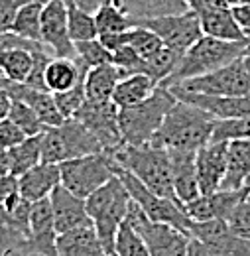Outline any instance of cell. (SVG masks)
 Listing matches in <instances>:
<instances>
[{"label":"cell","instance_id":"6da1fadb","mask_svg":"<svg viewBox=\"0 0 250 256\" xmlns=\"http://www.w3.org/2000/svg\"><path fill=\"white\" fill-rule=\"evenodd\" d=\"M215 122L217 118L207 110L186 100H176V104L166 112L162 124L152 138V144L166 150L197 152L211 140Z\"/></svg>","mask_w":250,"mask_h":256},{"label":"cell","instance_id":"7a4b0ae2","mask_svg":"<svg viewBox=\"0 0 250 256\" xmlns=\"http://www.w3.org/2000/svg\"><path fill=\"white\" fill-rule=\"evenodd\" d=\"M118 168L130 172L136 176L150 192L158 193L168 199H178L174 190V180H172V164H170V152L166 148H160L154 144H126L122 142L114 150L106 152ZM182 203V201H180Z\"/></svg>","mask_w":250,"mask_h":256},{"label":"cell","instance_id":"3957f363","mask_svg":"<svg viewBox=\"0 0 250 256\" xmlns=\"http://www.w3.org/2000/svg\"><path fill=\"white\" fill-rule=\"evenodd\" d=\"M130 201H132V197L126 190L124 182L118 176L108 180L102 188H98L85 199L87 213L93 221L94 230H96L102 246L106 248V252L114 256H116L114 252L116 234H118V228L126 221Z\"/></svg>","mask_w":250,"mask_h":256},{"label":"cell","instance_id":"277c9868","mask_svg":"<svg viewBox=\"0 0 250 256\" xmlns=\"http://www.w3.org/2000/svg\"><path fill=\"white\" fill-rule=\"evenodd\" d=\"M248 46V42H226V40H219V38L203 34L182 56L176 71L162 85L172 87L191 77L207 75L219 67H224L230 62L242 58Z\"/></svg>","mask_w":250,"mask_h":256},{"label":"cell","instance_id":"5b68a950","mask_svg":"<svg viewBox=\"0 0 250 256\" xmlns=\"http://www.w3.org/2000/svg\"><path fill=\"white\" fill-rule=\"evenodd\" d=\"M176 95L170 87L158 85L152 95L138 104L124 106L118 110V124L126 144L142 146L152 144V138L162 124L166 112L176 104Z\"/></svg>","mask_w":250,"mask_h":256},{"label":"cell","instance_id":"8992f818","mask_svg":"<svg viewBox=\"0 0 250 256\" xmlns=\"http://www.w3.org/2000/svg\"><path fill=\"white\" fill-rule=\"evenodd\" d=\"M42 162L62 164L65 160L104 152L98 138L75 116L65 118L58 126H46L40 134Z\"/></svg>","mask_w":250,"mask_h":256},{"label":"cell","instance_id":"52a82bcc","mask_svg":"<svg viewBox=\"0 0 250 256\" xmlns=\"http://www.w3.org/2000/svg\"><path fill=\"white\" fill-rule=\"evenodd\" d=\"M126 223L144 240L150 256H188L191 234L174 224L150 219L134 201H130Z\"/></svg>","mask_w":250,"mask_h":256},{"label":"cell","instance_id":"ba28073f","mask_svg":"<svg viewBox=\"0 0 250 256\" xmlns=\"http://www.w3.org/2000/svg\"><path fill=\"white\" fill-rule=\"evenodd\" d=\"M60 172L63 188L81 199H87L116 176V164L106 152H98L62 162Z\"/></svg>","mask_w":250,"mask_h":256},{"label":"cell","instance_id":"9c48e42d","mask_svg":"<svg viewBox=\"0 0 250 256\" xmlns=\"http://www.w3.org/2000/svg\"><path fill=\"white\" fill-rule=\"evenodd\" d=\"M116 176L124 182L126 190L130 193L132 201L154 221H162V223H170L182 230L189 232V226H191V219H189L188 211H186V205L176 201V199H168V197H162L158 193L150 192L136 176H132L130 172H126L122 168L116 166Z\"/></svg>","mask_w":250,"mask_h":256},{"label":"cell","instance_id":"30bf717a","mask_svg":"<svg viewBox=\"0 0 250 256\" xmlns=\"http://www.w3.org/2000/svg\"><path fill=\"white\" fill-rule=\"evenodd\" d=\"M146 26L148 30L158 34L162 44L178 54H186L189 48L203 36L199 16L193 10H186L180 14L170 16H158V18H146V20H134V26Z\"/></svg>","mask_w":250,"mask_h":256},{"label":"cell","instance_id":"8fae6325","mask_svg":"<svg viewBox=\"0 0 250 256\" xmlns=\"http://www.w3.org/2000/svg\"><path fill=\"white\" fill-rule=\"evenodd\" d=\"M182 89L191 93H205V95L220 96H244L250 95V77L244 69L242 58L230 62L224 67H219L207 75L191 77L178 83Z\"/></svg>","mask_w":250,"mask_h":256},{"label":"cell","instance_id":"7c38bea8","mask_svg":"<svg viewBox=\"0 0 250 256\" xmlns=\"http://www.w3.org/2000/svg\"><path fill=\"white\" fill-rule=\"evenodd\" d=\"M118 110L120 108L112 98H108V100L87 98L83 102V106L73 116L77 120H81L98 138L104 152H110L124 142L120 124H118Z\"/></svg>","mask_w":250,"mask_h":256},{"label":"cell","instance_id":"4fadbf2b","mask_svg":"<svg viewBox=\"0 0 250 256\" xmlns=\"http://www.w3.org/2000/svg\"><path fill=\"white\" fill-rule=\"evenodd\" d=\"M189 234L201 240L213 256H250V240L236 234L224 219L191 221Z\"/></svg>","mask_w":250,"mask_h":256},{"label":"cell","instance_id":"5bb4252c","mask_svg":"<svg viewBox=\"0 0 250 256\" xmlns=\"http://www.w3.org/2000/svg\"><path fill=\"white\" fill-rule=\"evenodd\" d=\"M42 44L52 50L56 58H77L75 42L67 24V2L50 0L42 10Z\"/></svg>","mask_w":250,"mask_h":256},{"label":"cell","instance_id":"9a60e30c","mask_svg":"<svg viewBox=\"0 0 250 256\" xmlns=\"http://www.w3.org/2000/svg\"><path fill=\"white\" fill-rule=\"evenodd\" d=\"M58 228L50 197L34 201L30 209V236L26 248L46 256H58Z\"/></svg>","mask_w":250,"mask_h":256},{"label":"cell","instance_id":"2e32d148","mask_svg":"<svg viewBox=\"0 0 250 256\" xmlns=\"http://www.w3.org/2000/svg\"><path fill=\"white\" fill-rule=\"evenodd\" d=\"M178 100L191 102L215 118H250V95L244 96H220L205 95V93H191L182 89L180 85L170 87Z\"/></svg>","mask_w":250,"mask_h":256},{"label":"cell","instance_id":"e0dca14e","mask_svg":"<svg viewBox=\"0 0 250 256\" xmlns=\"http://www.w3.org/2000/svg\"><path fill=\"white\" fill-rule=\"evenodd\" d=\"M226 146L224 140H209L197 150V182L201 195L220 190L226 172Z\"/></svg>","mask_w":250,"mask_h":256},{"label":"cell","instance_id":"ac0fdd59","mask_svg":"<svg viewBox=\"0 0 250 256\" xmlns=\"http://www.w3.org/2000/svg\"><path fill=\"white\" fill-rule=\"evenodd\" d=\"M248 193L246 188L240 190H217L209 195H199L197 199L186 203L191 221H209V219H228L240 199Z\"/></svg>","mask_w":250,"mask_h":256},{"label":"cell","instance_id":"d6986e66","mask_svg":"<svg viewBox=\"0 0 250 256\" xmlns=\"http://www.w3.org/2000/svg\"><path fill=\"white\" fill-rule=\"evenodd\" d=\"M50 201H52V209H54V217H56L58 234L93 223L87 213L85 199L73 195L69 190H65L62 184L52 192Z\"/></svg>","mask_w":250,"mask_h":256},{"label":"cell","instance_id":"ffe728a7","mask_svg":"<svg viewBox=\"0 0 250 256\" xmlns=\"http://www.w3.org/2000/svg\"><path fill=\"white\" fill-rule=\"evenodd\" d=\"M172 164V180L178 199L186 205L197 199L199 182H197V152L195 150H168Z\"/></svg>","mask_w":250,"mask_h":256},{"label":"cell","instance_id":"44dd1931","mask_svg":"<svg viewBox=\"0 0 250 256\" xmlns=\"http://www.w3.org/2000/svg\"><path fill=\"white\" fill-rule=\"evenodd\" d=\"M62 184V172L60 164L40 162L26 174L18 178V192L28 201H40L50 197L52 192Z\"/></svg>","mask_w":250,"mask_h":256},{"label":"cell","instance_id":"7402d4cb","mask_svg":"<svg viewBox=\"0 0 250 256\" xmlns=\"http://www.w3.org/2000/svg\"><path fill=\"white\" fill-rule=\"evenodd\" d=\"M58 256H114L102 246L94 224H85L58 236Z\"/></svg>","mask_w":250,"mask_h":256},{"label":"cell","instance_id":"603a6c76","mask_svg":"<svg viewBox=\"0 0 250 256\" xmlns=\"http://www.w3.org/2000/svg\"><path fill=\"white\" fill-rule=\"evenodd\" d=\"M87 65L79 58H52L46 67V89L52 93H62L75 87L87 73Z\"/></svg>","mask_w":250,"mask_h":256},{"label":"cell","instance_id":"cb8c5ba5","mask_svg":"<svg viewBox=\"0 0 250 256\" xmlns=\"http://www.w3.org/2000/svg\"><path fill=\"white\" fill-rule=\"evenodd\" d=\"M250 176V138L228 140L226 146V172L220 190H240Z\"/></svg>","mask_w":250,"mask_h":256},{"label":"cell","instance_id":"d4e9b609","mask_svg":"<svg viewBox=\"0 0 250 256\" xmlns=\"http://www.w3.org/2000/svg\"><path fill=\"white\" fill-rule=\"evenodd\" d=\"M197 16H199V24L205 36H213V38L226 40V42H248L240 24L236 22L230 6L213 8Z\"/></svg>","mask_w":250,"mask_h":256},{"label":"cell","instance_id":"484cf974","mask_svg":"<svg viewBox=\"0 0 250 256\" xmlns=\"http://www.w3.org/2000/svg\"><path fill=\"white\" fill-rule=\"evenodd\" d=\"M114 2L132 22L180 14V12L189 10L188 0H114Z\"/></svg>","mask_w":250,"mask_h":256},{"label":"cell","instance_id":"4316f807","mask_svg":"<svg viewBox=\"0 0 250 256\" xmlns=\"http://www.w3.org/2000/svg\"><path fill=\"white\" fill-rule=\"evenodd\" d=\"M120 81L118 67L114 64H102L89 67L85 73V93L91 100H108Z\"/></svg>","mask_w":250,"mask_h":256},{"label":"cell","instance_id":"83f0119b","mask_svg":"<svg viewBox=\"0 0 250 256\" xmlns=\"http://www.w3.org/2000/svg\"><path fill=\"white\" fill-rule=\"evenodd\" d=\"M156 87L158 85L148 75L134 73V75H128V77L118 81V85L114 89V95H112V100L118 104V108L132 106V104H138L144 98H148Z\"/></svg>","mask_w":250,"mask_h":256},{"label":"cell","instance_id":"f1b7e54d","mask_svg":"<svg viewBox=\"0 0 250 256\" xmlns=\"http://www.w3.org/2000/svg\"><path fill=\"white\" fill-rule=\"evenodd\" d=\"M42 10H44V2H38V0L26 2L18 10L10 26V32L26 40L42 42Z\"/></svg>","mask_w":250,"mask_h":256},{"label":"cell","instance_id":"f546056e","mask_svg":"<svg viewBox=\"0 0 250 256\" xmlns=\"http://www.w3.org/2000/svg\"><path fill=\"white\" fill-rule=\"evenodd\" d=\"M10 160H12V176L20 178L34 166L42 162V142L38 136H26L20 144L10 148Z\"/></svg>","mask_w":250,"mask_h":256},{"label":"cell","instance_id":"4dcf8cb0","mask_svg":"<svg viewBox=\"0 0 250 256\" xmlns=\"http://www.w3.org/2000/svg\"><path fill=\"white\" fill-rule=\"evenodd\" d=\"M67 24H69L71 40L75 44L98 38L94 12H89V10H85L77 4H71V2H67Z\"/></svg>","mask_w":250,"mask_h":256},{"label":"cell","instance_id":"1f68e13d","mask_svg":"<svg viewBox=\"0 0 250 256\" xmlns=\"http://www.w3.org/2000/svg\"><path fill=\"white\" fill-rule=\"evenodd\" d=\"M94 22L98 34H112V32H126L134 26V22L118 8V4L104 2L94 10Z\"/></svg>","mask_w":250,"mask_h":256},{"label":"cell","instance_id":"d6a6232c","mask_svg":"<svg viewBox=\"0 0 250 256\" xmlns=\"http://www.w3.org/2000/svg\"><path fill=\"white\" fill-rule=\"evenodd\" d=\"M182 60V54L170 50V48H162L158 54H154L150 60H146V65H144V75H148L156 85H162L180 64Z\"/></svg>","mask_w":250,"mask_h":256},{"label":"cell","instance_id":"836d02e7","mask_svg":"<svg viewBox=\"0 0 250 256\" xmlns=\"http://www.w3.org/2000/svg\"><path fill=\"white\" fill-rule=\"evenodd\" d=\"M8 118L20 128L26 136H38V134H42L46 130V124L42 122L38 112L32 108L30 104H26L24 100H18V98H12Z\"/></svg>","mask_w":250,"mask_h":256},{"label":"cell","instance_id":"e575fe53","mask_svg":"<svg viewBox=\"0 0 250 256\" xmlns=\"http://www.w3.org/2000/svg\"><path fill=\"white\" fill-rule=\"evenodd\" d=\"M128 36H130V46L140 54V58L142 60H150L154 54H158L162 48H164V44H162V40L158 38V34H154L152 30H148L146 26H132L130 30H128Z\"/></svg>","mask_w":250,"mask_h":256},{"label":"cell","instance_id":"d590c367","mask_svg":"<svg viewBox=\"0 0 250 256\" xmlns=\"http://www.w3.org/2000/svg\"><path fill=\"white\" fill-rule=\"evenodd\" d=\"M114 252H116V256H150L146 244H144V240L138 236V232L126 223V221L118 228Z\"/></svg>","mask_w":250,"mask_h":256},{"label":"cell","instance_id":"8d00e7d4","mask_svg":"<svg viewBox=\"0 0 250 256\" xmlns=\"http://www.w3.org/2000/svg\"><path fill=\"white\" fill-rule=\"evenodd\" d=\"M77 58L87 65V67H96L102 64H112V52H108L98 38L94 40H85L75 44Z\"/></svg>","mask_w":250,"mask_h":256},{"label":"cell","instance_id":"74e56055","mask_svg":"<svg viewBox=\"0 0 250 256\" xmlns=\"http://www.w3.org/2000/svg\"><path fill=\"white\" fill-rule=\"evenodd\" d=\"M112 64L118 67L120 79H124V77L134 75V73H144L146 60H142L140 54H138L130 44H126V46H122V48H118V50L112 52Z\"/></svg>","mask_w":250,"mask_h":256},{"label":"cell","instance_id":"f35d334b","mask_svg":"<svg viewBox=\"0 0 250 256\" xmlns=\"http://www.w3.org/2000/svg\"><path fill=\"white\" fill-rule=\"evenodd\" d=\"M250 138V118H217L211 140H236Z\"/></svg>","mask_w":250,"mask_h":256},{"label":"cell","instance_id":"ab89813d","mask_svg":"<svg viewBox=\"0 0 250 256\" xmlns=\"http://www.w3.org/2000/svg\"><path fill=\"white\" fill-rule=\"evenodd\" d=\"M56 96V102H58V108L65 118H71L81 106L83 102L87 100V93H85V77L71 89L62 91V93H54Z\"/></svg>","mask_w":250,"mask_h":256},{"label":"cell","instance_id":"60d3db41","mask_svg":"<svg viewBox=\"0 0 250 256\" xmlns=\"http://www.w3.org/2000/svg\"><path fill=\"white\" fill-rule=\"evenodd\" d=\"M226 223H228V226L236 234H240V236H244V238L250 240V192L234 207V211L230 213V217L226 219Z\"/></svg>","mask_w":250,"mask_h":256},{"label":"cell","instance_id":"b9f144b4","mask_svg":"<svg viewBox=\"0 0 250 256\" xmlns=\"http://www.w3.org/2000/svg\"><path fill=\"white\" fill-rule=\"evenodd\" d=\"M26 244H28V238L8 223V219L0 207V256H4L10 248L26 246Z\"/></svg>","mask_w":250,"mask_h":256},{"label":"cell","instance_id":"7bdbcfd3","mask_svg":"<svg viewBox=\"0 0 250 256\" xmlns=\"http://www.w3.org/2000/svg\"><path fill=\"white\" fill-rule=\"evenodd\" d=\"M26 138V134L16 126L10 118H2L0 120V146L2 148H14L16 144H20Z\"/></svg>","mask_w":250,"mask_h":256},{"label":"cell","instance_id":"ee69618b","mask_svg":"<svg viewBox=\"0 0 250 256\" xmlns=\"http://www.w3.org/2000/svg\"><path fill=\"white\" fill-rule=\"evenodd\" d=\"M30 0H0V34L10 32V26L18 14V10Z\"/></svg>","mask_w":250,"mask_h":256},{"label":"cell","instance_id":"f6af8a7d","mask_svg":"<svg viewBox=\"0 0 250 256\" xmlns=\"http://www.w3.org/2000/svg\"><path fill=\"white\" fill-rule=\"evenodd\" d=\"M98 40L102 42V46L108 50V52H114L118 48L126 46L130 42V36L128 30L126 32H112V34H98Z\"/></svg>","mask_w":250,"mask_h":256},{"label":"cell","instance_id":"bcb514c9","mask_svg":"<svg viewBox=\"0 0 250 256\" xmlns=\"http://www.w3.org/2000/svg\"><path fill=\"white\" fill-rule=\"evenodd\" d=\"M14 193H18V178L12 176V174L0 178V207H2Z\"/></svg>","mask_w":250,"mask_h":256},{"label":"cell","instance_id":"7dc6e473","mask_svg":"<svg viewBox=\"0 0 250 256\" xmlns=\"http://www.w3.org/2000/svg\"><path fill=\"white\" fill-rule=\"evenodd\" d=\"M189 10H193L195 14H201V12H207V10H213V8H224V6H230L226 0H188Z\"/></svg>","mask_w":250,"mask_h":256},{"label":"cell","instance_id":"c3c4849f","mask_svg":"<svg viewBox=\"0 0 250 256\" xmlns=\"http://www.w3.org/2000/svg\"><path fill=\"white\" fill-rule=\"evenodd\" d=\"M230 8H232V14H234L236 22L240 24L244 36L250 34V4H234Z\"/></svg>","mask_w":250,"mask_h":256},{"label":"cell","instance_id":"681fc988","mask_svg":"<svg viewBox=\"0 0 250 256\" xmlns=\"http://www.w3.org/2000/svg\"><path fill=\"white\" fill-rule=\"evenodd\" d=\"M12 174V160H10V150L0 146V178Z\"/></svg>","mask_w":250,"mask_h":256},{"label":"cell","instance_id":"f907efd6","mask_svg":"<svg viewBox=\"0 0 250 256\" xmlns=\"http://www.w3.org/2000/svg\"><path fill=\"white\" fill-rule=\"evenodd\" d=\"M188 256H213V254H211V250H209L201 240H197V238H193V236H191Z\"/></svg>","mask_w":250,"mask_h":256},{"label":"cell","instance_id":"816d5d0a","mask_svg":"<svg viewBox=\"0 0 250 256\" xmlns=\"http://www.w3.org/2000/svg\"><path fill=\"white\" fill-rule=\"evenodd\" d=\"M10 104H12V96L0 87V120H2V118H8Z\"/></svg>","mask_w":250,"mask_h":256},{"label":"cell","instance_id":"f5cc1de1","mask_svg":"<svg viewBox=\"0 0 250 256\" xmlns=\"http://www.w3.org/2000/svg\"><path fill=\"white\" fill-rule=\"evenodd\" d=\"M4 256H46V254H40V252L28 250L26 246H16V248H10Z\"/></svg>","mask_w":250,"mask_h":256},{"label":"cell","instance_id":"db71d44e","mask_svg":"<svg viewBox=\"0 0 250 256\" xmlns=\"http://www.w3.org/2000/svg\"><path fill=\"white\" fill-rule=\"evenodd\" d=\"M65 2L77 4V6H81V8L89 10V12H94V10H96V4H94V0H65Z\"/></svg>","mask_w":250,"mask_h":256},{"label":"cell","instance_id":"11a10c76","mask_svg":"<svg viewBox=\"0 0 250 256\" xmlns=\"http://www.w3.org/2000/svg\"><path fill=\"white\" fill-rule=\"evenodd\" d=\"M242 64H244V69H246V73H248V77H250V46L246 48V52H244V56H242Z\"/></svg>","mask_w":250,"mask_h":256},{"label":"cell","instance_id":"9f6ffc18","mask_svg":"<svg viewBox=\"0 0 250 256\" xmlns=\"http://www.w3.org/2000/svg\"><path fill=\"white\" fill-rule=\"evenodd\" d=\"M6 34L8 32H4V34H0V50L6 46Z\"/></svg>","mask_w":250,"mask_h":256},{"label":"cell","instance_id":"6f0895ef","mask_svg":"<svg viewBox=\"0 0 250 256\" xmlns=\"http://www.w3.org/2000/svg\"><path fill=\"white\" fill-rule=\"evenodd\" d=\"M104 2H112V0H94V4H96V8H98L100 4H104Z\"/></svg>","mask_w":250,"mask_h":256},{"label":"cell","instance_id":"680465c9","mask_svg":"<svg viewBox=\"0 0 250 256\" xmlns=\"http://www.w3.org/2000/svg\"><path fill=\"white\" fill-rule=\"evenodd\" d=\"M244 188H246V190L250 192V176L246 178V182H244Z\"/></svg>","mask_w":250,"mask_h":256},{"label":"cell","instance_id":"91938a15","mask_svg":"<svg viewBox=\"0 0 250 256\" xmlns=\"http://www.w3.org/2000/svg\"><path fill=\"white\" fill-rule=\"evenodd\" d=\"M226 2H228L230 6H234V4H238V0H226Z\"/></svg>","mask_w":250,"mask_h":256},{"label":"cell","instance_id":"94428289","mask_svg":"<svg viewBox=\"0 0 250 256\" xmlns=\"http://www.w3.org/2000/svg\"><path fill=\"white\" fill-rule=\"evenodd\" d=\"M238 4H250V0H238Z\"/></svg>","mask_w":250,"mask_h":256},{"label":"cell","instance_id":"6125c7cd","mask_svg":"<svg viewBox=\"0 0 250 256\" xmlns=\"http://www.w3.org/2000/svg\"><path fill=\"white\" fill-rule=\"evenodd\" d=\"M246 40H248V44H250V34H246Z\"/></svg>","mask_w":250,"mask_h":256}]
</instances>
